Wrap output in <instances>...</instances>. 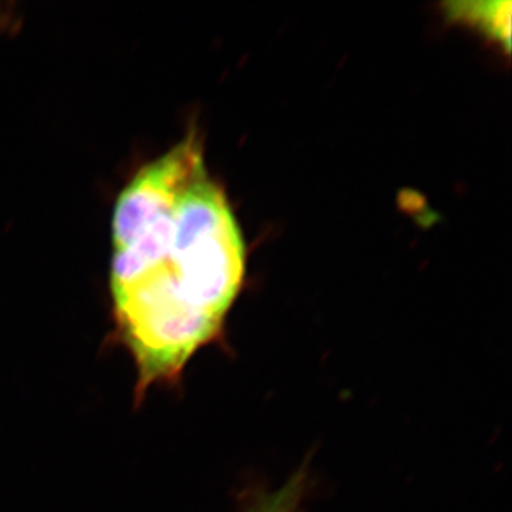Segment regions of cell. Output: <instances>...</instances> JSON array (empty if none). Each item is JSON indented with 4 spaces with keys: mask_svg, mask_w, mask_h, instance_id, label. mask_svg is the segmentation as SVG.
<instances>
[{
    "mask_svg": "<svg viewBox=\"0 0 512 512\" xmlns=\"http://www.w3.org/2000/svg\"><path fill=\"white\" fill-rule=\"evenodd\" d=\"M447 15L457 22L474 26L510 52L511 2L448 3Z\"/></svg>",
    "mask_w": 512,
    "mask_h": 512,
    "instance_id": "7a4b0ae2",
    "label": "cell"
},
{
    "mask_svg": "<svg viewBox=\"0 0 512 512\" xmlns=\"http://www.w3.org/2000/svg\"><path fill=\"white\" fill-rule=\"evenodd\" d=\"M111 229L114 322L140 402L220 335L244 281V238L194 133L134 175Z\"/></svg>",
    "mask_w": 512,
    "mask_h": 512,
    "instance_id": "6da1fadb",
    "label": "cell"
},
{
    "mask_svg": "<svg viewBox=\"0 0 512 512\" xmlns=\"http://www.w3.org/2000/svg\"><path fill=\"white\" fill-rule=\"evenodd\" d=\"M306 474L299 470L281 488L255 501L247 512H298L305 495Z\"/></svg>",
    "mask_w": 512,
    "mask_h": 512,
    "instance_id": "3957f363",
    "label": "cell"
}]
</instances>
